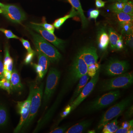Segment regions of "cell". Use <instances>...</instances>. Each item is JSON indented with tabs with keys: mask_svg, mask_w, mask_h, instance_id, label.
<instances>
[{
	"mask_svg": "<svg viewBox=\"0 0 133 133\" xmlns=\"http://www.w3.org/2000/svg\"><path fill=\"white\" fill-rule=\"evenodd\" d=\"M87 71L88 66L79 51L69 69L55 101L45 114L38 120L33 133L37 132L49 122L65 95L82 76L87 74Z\"/></svg>",
	"mask_w": 133,
	"mask_h": 133,
	"instance_id": "cell-1",
	"label": "cell"
},
{
	"mask_svg": "<svg viewBox=\"0 0 133 133\" xmlns=\"http://www.w3.org/2000/svg\"><path fill=\"white\" fill-rule=\"evenodd\" d=\"M121 92L118 90L109 91L94 100L91 101L83 108L82 114H90L101 110L111 105L121 96Z\"/></svg>",
	"mask_w": 133,
	"mask_h": 133,
	"instance_id": "cell-2",
	"label": "cell"
},
{
	"mask_svg": "<svg viewBox=\"0 0 133 133\" xmlns=\"http://www.w3.org/2000/svg\"><path fill=\"white\" fill-rule=\"evenodd\" d=\"M133 99V95H129L108 109L102 115L99 122L97 126L98 131L102 129L110 121L122 114L123 112L130 106Z\"/></svg>",
	"mask_w": 133,
	"mask_h": 133,
	"instance_id": "cell-3",
	"label": "cell"
},
{
	"mask_svg": "<svg viewBox=\"0 0 133 133\" xmlns=\"http://www.w3.org/2000/svg\"><path fill=\"white\" fill-rule=\"evenodd\" d=\"M133 83V73L125 72L113 78L103 80L100 85L99 90L106 92L119 88H127L131 86Z\"/></svg>",
	"mask_w": 133,
	"mask_h": 133,
	"instance_id": "cell-4",
	"label": "cell"
},
{
	"mask_svg": "<svg viewBox=\"0 0 133 133\" xmlns=\"http://www.w3.org/2000/svg\"><path fill=\"white\" fill-rule=\"evenodd\" d=\"M32 36L36 48L46 55L51 63L57 62L62 58V55L52 44L48 42L42 36L27 29Z\"/></svg>",
	"mask_w": 133,
	"mask_h": 133,
	"instance_id": "cell-5",
	"label": "cell"
},
{
	"mask_svg": "<svg viewBox=\"0 0 133 133\" xmlns=\"http://www.w3.org/2000/svg\"><path fill=\"white\" fill-rule=\"evenodd\" d=\"M43 89V83H41L38 85H36L35 84L34 91L31 98L29 114L25 124L21 130V132H24L28 129L31 126L36 118L42 103Z\"/></svg>",
	"mask_w": 133,
	"mask_h": 133,
	"instance_id": "cell-6",
	"label": "cell"
},
{
	"mask_svg": "<svg viewBox=\"0 0 133 133\" xmlns=\"http://www.w3.org/2000/svg\"><path fill=\"white\" fill-rule=\"evenodd\" d=\"M61 77V72L55 68L50 69L46 80L45 89L43 93L42 109L45 108L55 94Z\"/></svg>",
	"mask_w": 133,
	"mask_h": 133,
	"instance_id": "cell-7",
	"label": "cell"
},
{
	"mask_svg": "<svg viewBox=\"0 0 133 133\" xmlns=\"http://www.w3.org/2000/svg\"><path fill=\"white\" fill-rule=\"evenodd\" d=\"M35 84H31L30 87L29 93L27 99L24 101L17 102V111L20 115V121L16 128L14 130V133L20 132L24 126L28 117L30 110L31 98L33 95Z\"/></svg>",
	"mask_w": 133,
	"mask_h": 133,
	"instance_id": "cell-8",
	"label": "cell"
},
{
	"mask_svg": "<svg viewBox=\"0 0 133 133\" xmlns=\"http://www.w3.org/2000/svg\"><path fill=\"white\" fill-rule=\"evenodd\" d=\"M129 67V63L127 61L113 59L110 60L104 66V71L108 76H116L125 73Z\"/></svg>",
	"mask_w": 133,
	"mask_h": 133,
	"instance_id": "cell-9",
	"label": "cell"
},
{
	"mask_svg": "<svg viewBox=\"0 0 133 133\" xmlns=\"http://www.w3.org/2000/svg\"><path fill=\"white\" fill-rule=\"evenodd\" d=\"M99 76V69L95 76L91 77L90 81L87 83L79 95L70 105L71 112L76 109L79 104L90 94L98 81Z\"/></svg>",
	"mask_w": 133,
	"mask_h": 133,
	"instance_id": "cell-10",
	"label": "cell"
},
{
	"mask_svg": "<svg viewBox=\"0 0 133 133\" xmlns=\"http://www.w3.org/2000/svg\"><path fill=\"white\" fill-rule=\"evenodd\" d=\"M1 9L2 10L3 14L14 23H21L26 19L24 12L15 5H4Z\"/></svg>",
	"mask_w": 133,
	"mask_h": 133,
	"instance_id": "cell-11",
	"label": "cell"
},
{
	"mask_svg": "<svg viewBox=\"0 0 133 133\" xmlns=\"http://www.w3.org/2000/svg\"><path fill=\"white\" fill-rule=\"evenodd\" d=\"M30 27L41 35L44 39L52 43L54 45L60 50H63L64 48L65 42L57 37L54 34L50 33L42 26L33 24L30 23Z\"/></svg>",
	"mask_w": 133,
	"mask_h": 133,
	"instance_id": "cell-12",
	"label": "cell"
},
{
	"mask_svg": "<svg viewBox=\"0 0 133 133\" xmlns=\"http://www.w3.org/2000/svg\"><path fill=\"white\" fill-rule=\"evenodd\" d=\"M79 52L87 66L97 63L98 56L97 49L94 47L84 48L81 49Z\"/></svg>",
	"mask_w": 133,
	"mask_h": 133,
	"instance_id": "cell-13",
	"label": "cell"
},
{
	"mask_svg": "<svg viewBox=\"0 0 133 133\" xmlns=\"http://www.w3.org/2000/svg\"><path fill=\"white\" fill-rule=\"evenodd\" d=\"M90 78V76H88L87 74L82 76L79 78L78 80V83L76 86V88L73 92V95L72 96L71 98L70 101H69L68 104L70 105L71 104L74 100L79 95L87 83H88Z\"/></svg>",
	"mask_w": 133,
	"mask_h": 133,
	"instance_id": "cell-14",
	"label": "cell"
},
{
	"mask_svg": "<svg viewBox=\"0 0 133 133\" xmlns=\"http://www.w3.org/2000/svg\"><path fill=\"white\" fill-rule=\"evenodd\" d=\"M92 121L90 120L83 121L70 127L65 132V133H81L85 131L90 127Z\"/></svg>",
	"mask_w": 133,
	"mask_h": 133,
	"instance_id": "cell-15",
	"label": "cell"
},
{
	"mask_svg": "<svg viewBox=\"0 0 133 133\" xmlns=\"http://www.w3.org/2000/svg\"><path fill=\"white\" fill-rule=\"evenodd\" d=\"M10 81L12 85V91L21 92L24 87L21 83L18 72L15 68L12 71Z\"/></svg>",
	"mask_w": 133,
	"mask_h": 133,
	"instance_id": "cell-16",
	"label": "cell"
},
{
	"mask_svg": "<svg viewBox=\"0 0 133 133\" xmlns=\"http://www.w3.org/2000/svg\"><path fill=\"white\" fill-rule=\"evenodd\" d=\"M66 1L71 5L72 7L76 10L78 15L80 16L83 28H86L88 26V21L84 14L80 0H66Z\"/></svg>",
	"mask_w": 133,
	"mask_h": 133,
	"instance_id": "cell-17",
	"label": "cell"
},
{
	"mask_svg": "<svg viewBox=\"0 0 133 133\" xmlns=\"http://www.w3.org/2000/svg\"><path fill=\"white\" fill-rule=\"evenodd\" d=\"M38 55V65L42 67V73L44 76L47 73L50 64V60L48 57L41 52L38 48H36Z\"/></svg>",
	"mask_w": 133,
	"mask_h": 133,
	"instance_id": "cell-18",
	"label": "cell"
},
{
	"mask_svg": "<svg viewBox=\"0 0 133 133\" xmlns=\"http://www.w3.org/2000/svg\"><path fill=\"white\" fill-rule=\"evenodd\" d=\"M9 114L6 106L0 102V129L5 128L9 121Z\"/></svg>",
	"mask_w": 133,
	"mask_h": 133,
	"instance_id": "cell-19",
	"label": "cell"
},
{
	"mask_svg": "<svg viewBox=\"0 0 133 133\" xmlns=\"http://www.w3.org/2000/svg\"><path fill=\"white\" fill-rule=\"evenodd\" d=\"M109 43V36L104 30H101L98 36L99 48L102 50H105L107 49Z\"/></svg>",
	"mask_w": 133,
	"mask_h": 133,
	"instance_id": "cell-20",
	"label": "cell"
},
{
	"mask_svg": "<svg viewBox=\"0 0 133 133\" xmlns=\"http://www.w3.org/2000/svg\"><path fill=\"white\" fill-rule=\"evenodd\" d=\"M3 65L4 70L12 73L13 70V60L10 55L9 49L7 45H6L5 48Z\"/></svg>",
	"mask_w": 133,
	"mask_h": 133,
	"instance_id": "cell-21",
	"label": "cell"
},
{
	"mask_svg": "<svg viewBox=\"0 0 133 133\" xmlns=\"http://www.w3.org/2000/svg\"><path fill=\"white\" fill-rule=\"evenodd\" d=\"M118 117L115 118L114 119L110 122H108L102 128V133H114L118 129L119 127L118 121Z\"/></svg>",
	"mask_w": 133,
	"mask_h": 133,
	"instance_id": "cell-22",
	"label": "cell"
},
{
	"mask_svg": "<svg viewBox=\"0 0 133 133\" xmlns=\"http://www.w3.org/2000/svg\"><path fill=\"white\" fill-rule=\"evenodd\" d=\"M78 15V13L75 10L74 8H72L71 10L68 15H66L63 17H61L57 19L53 23V26L57 29H59L67 19L71 17H74Z\"/></svg>",
	"mask_w": 133,
	"mask_h": 133,
	"instance_id": "cell-23",
	"label": "cell"
},
{
	"mask_svg": "<svg viewBox=\"0 0 133 133\" xmlns=\"http://www.w3.org/2000/svg\"><path fill=\"white\" fill-rule=\"evenodd\" d=\"M120 36L116 33L113 29L110 28L109 30V43L112 49H116L117 42Z\"/></svg>",
	"mask_w": 133,
	"mask_h": 133,
	"instance_id": "cell-24",
	"label": "cell"
},
{
	"mask_svg": "<svg viewBox=\"0 0 133 133\" xmlns=\"http://www.w3.org/2000/svg\"><path fill=\"white\" fill-rule=\"evenodd\" d=\"M119 23L127 22H133V16L126 14L123 12H115Z\"/></svg>",
	"mask_w": 133,
	"mask_h": 133,
	"instance_id": "cell-25",
	"label": "cell"
},
{
	"mask_svg": "<svg viewBox=\"0 0 133 133\" xmlns=\"http://www.w3.org/2000/svg\"><path fill=\"white\" fill-rule=\"evenodd\" d=\"M122 33L125 35H129L132 33V22H127L120 23Z\"/></svg>",
	"mask_w": 133,
	"mask_h": 133,
	"instance_id": "cell-26",
	"label": "cell"
},
{
	"mask_svg": "<svg viewBox=\"0 0 133 133\" xmlns=\"http://www.w3.org/2000/svg\"><path fill=\"white\" fill-rule=\"evenodd\" d=\"M0 88L6 91L9 94H10L12 92V85L10 81L5 78L0 79Z\"/></svg>",
	"mask_w": 133,
	"mask_h": 133,
	"instance_id": "cell-27",
	"label": "cell"
},
{
	"mask_svg": "<svg viewBox=\"0 0 133 133\" xmlns=\"http://www.w3.org/2000/svg\"><path fill=\"white\" fill-rule=\"evenodd\" d=\"M128 0H118L111 6V9L115 12L122 11Z\"/></svg>",
	"mask_w": 133,
	"mask_h": 133,
	"instance_id": "cell-28",
	"label": "cell"
},
{
	"mask_svg": "<svg viewBox=\"0 0 133 133\" xmlns=\"http://www.w3.org/2000/svg\"><path fill=\"white\" fill-rule=\"evenodd\" d=\"M42 23H35L31 22L33 24H36V25H38L42 26L46 30H48L50 33L54 34V32H55V28L53 25L51 24H49L46 22L45 21V18H43Z\"/></svg>",
	"mask_w": 133,
	"mask_h": 133,
	"instance_id": "cell-29",
	"label": "cell"
},
{
	"mask_svg": "<svg viewBox=\"0 0 133 133\" xmlns=\"http://www.w3.org/2000/svg\"><path fill=\"white\" fill-rule=\"evenodd\" d=\"M99 69V64L97 63L88 66L87 74L91 77H92L95 76L98 70Z\"/></svg>",
	"mask_w": 133,
	"mask_h": 133,
	"instance_id": "cell-30",
	"label": "cell"
},
{
	"mask_svg": "<svg viewBox=\"0 0 133 133\" xmlns=\"http://www.w3.org/2000/svg\"><path fill=\"white\" fill-rule=\"evenodd\" d=\"M122 12L128 14L133 15V4L132 1H128L124 6Z\"/></svg>",
	"mask_w": 133,
	"mask_h": 133,
	"instance_id": "cell-31",
	"label": "cell"
},
{
	"mask_svg": "<svg viewBox=\"0 0 133 133\" xmlns=\"http://www.w3.org/2000/svg\"><path fill=\"white\" fill-rule=\"evenodd\" d=\"M32 66L35 70L37 74V79L38 82L41 81L43 78L44 76L42 73V67L38 64L35 63H32Z\"/></svg>",
	"mask_w": 133,
	"mask_h": 133,
	"instance_id": "cell-32",
	"label": "cell"
},
{
	"mask_svg": "<svg viewBox=\"0 0 133 133\" xmlns=\"http://www.w3.org/2000/svg\"><path fill=\"white\" fill-rule=\"evenodd\" d=\"M0 31H2L4 33L6 37L8 38H16V39H19V37L17 36L16 35L13 33V32L10 30H8L5 29L0 28Z\"/></svg>",
	"mask_w": 133,
	"mask_h": 133,
	"instance_id": "cell-33",
	"label": "cell"
},
{
	"mask_svg": "<svg viewBox=\"0 0 133 133\" xmlns=\"http://www.w3.org/2000/svg\"><path fill=\"white\" fill-rule=\"evenodd\" d=\"M71 112V108L70 105L68 104L65 107L63 111L60 114V120H62V119L64 118H65Z\"/></svg>",
	"mask_w": 133,
	"mask_h": 133,
	"instance_id": "cell-34",
	"label": "cell"
},
{
	"mask_svg": "<svg viewBox=\"0 0 133 133\" xmlns=\"http://www.w3.org/2000/svg\"><path fill=\"white\" fill-rule=\"evenodd\" d=\"M19 39L21 42L24 48L28 51V52H32L34 51L31 49L30 44L28 41L25 40L22 38H20Z\"/></svg>",
	"mask_w": 133,
	"mask_h": 133,
	"instance_id": "cell-35",
	"label": "cell"
},
{
	"mask_svg": "<svg viewBox=\"0 0 133 133\" xmlns=\"http://www.w3.org/2000/svg\"><path fill=\"white\" fill-rule=\"evenodd\" d=\"M35 55V53L34 51L32 52H28L24 59L25 64H30L33 60Z\"/></svg>",
	"mask_w": 133,
	"mask_h": 133,
	"instance_id": "cell-36",
	"label": "cell"
},
{
	"mask_svg": "<svg viewBox=\"0 0 133 133\" xmlns=\"http://www.w3.org/2000/svg\"><path fill=\"white\" fill-rule=\"evenodd\" d=\"M68 125L63 126V127H59L57 128L52 129V131L49 132L50 133H65V131L68 129L69 127Z\"/></svg>",
	"mask_w": 133,
	"mask_h": 133,
	"instance_id": "cell-37",
	"label": "cell"
},
{
	"mask_svg": "<svg viewBox=\"0 0 133 133\" xmlns=\"http://www.w3.org/2000/svg\"><path fill=\"white\" fill-rule=\"evenodd\" d=\"M128 109L126 111L124 114V118L125 119L130 118L132 116L133 114V105L128 108Z\"/></svg>",
	"mask_w": 133,
	"mask_h": 133,
	"instance_id": "cell-38",
	"label": "cell"
},
{
	"mask_svg": "<svg viewBox=\"0 0 133 133\" xmlns=\"http://www.w3.org/2000/svg\"><path fill=\"white\" fill-rule=\"evenodd\" d=\"M4 70L3 62L1 55L0 54V79L4 78Z\"/></svg>",
	"mask_w": 133,
	"mask_h": 133,
	"instance_id": "cell-39",
	"label": "cell"
},
{
	"mask_svg": "<svg viewBox=\"0 0 133 133\" xmlns=\"http://www.w3.org/2000/svg\"><path fill=\"white\" fill-rule=\"evenodd\" d=\"M127 44L130 47L131 49H132L133 47V36L132 33L128 35L126 41Z\"/></svg>",
	"mask_w": 133,
	"mask_h": 133,
	"instance_id": "cell-40",
	"label": "cell"
},
{
	"mask_svg": "<svg viewBox=\"0 0 133 133\" xmlns=\"http://www.w3.org/2000/svg\"><path fill=\"white\" fill-rule=\"evenodd\" d=\"M99 10L97 9L93 10L90 12V18L91 19H94L96 20L99 15Z\"/></svg>",
	"mask_w": 133,
	"mask_h": 133,
	"instance_id": "cell-41",
	"label": "cell"
},
{
	"mask_svg": "<svg viewBox=\"0 0 133 133\" xmlns=\"http://www.w3.org/2000/svg\"><path fill=\"white\" fill-rule=\"evenodd\" d=\"M133 120L129 121H125L121 124V127L124 128H133Z\"/></svg>",
	"mask_w": 133,
	"mask_h": 133,
	"instance_id": "cell-42",
	"label": "cell"
},
{
	"mask_svg": "<svg viewBox=\"0 0 133 133\" xmlns=\"http://www.w3.org/2000/svg\"><path fill=\"white\" fill-rule=\"evenodd\" d=\"M124 48V45H123V41L122 40V37L121 36H120L116 45V49L121 50Z\"/></svg>",
	"mask_w": 133,
	"mask_h": 133,
	"instance_id": "cell-43",
	"label": "cell"
},
{
	"mask_svg": "<svg viewBox=\"0 0 133 133\" xmlns=\"http://www.w3.org/2000/svg\"><path fill=\"white\" fill-rule=\"evenodd\" d=\"M105 3L106 2L103 1L102 0H95V6L98 8L104 7Z\"/></svg>",
	"mask_w": 133,
	"mask_h": 133,
	"instance_id": "cell-44",
	"label": "cell"
},
{
	"mask_svg": "<svg viewBox=\"0 0 133 133\" xmlns=\"http://www.w3.org/2000/svg\"><path fill=\"white\" fill-rule=\"evenodd\" d=\"M131 129L128 128H124L120 127L115 132V133H128L129 129Z\"/></svg>",
	"mask_w": 133,
	"mask_h": 133,
	"instance_id": "cell-45",
	"label": "cell"
},
{
	"mask_svg": "<svg viewBox=\"0 0 133 133\" xmlns=\"http://www.w3.org/2000/svg\"><path fill=\"white\" fill-rule=\"evenodd\" d=\"M11 74L12 73L6 70H4V77L6 79L10 81V79L11 77Z\"/></svg>",
	"mask_w": 133,
	"mask_h": 133,
	"instance_id": "cell-46",
	"label": "cell"
},
{
	"mask_svg": "<svg viewBox=\"0 0 133 133\" xmlns=\"http://www.w3.org/2000/svg\"><path fill=\"white\" fill-rule=\"evenodd\" d=\"M133 128L131 129H129V131H128V133H133Z\"/></svg>",
	"mask_w": 133,
	"mask_h": 133,
	"instance_id": "cell-47",
	"label": "cell"
},
{
	"mask_svg": "<svg viewBox=\"0 0 133 133\" xmlns=\"http://www.w3.org/2000/svg\"><path fill=\"white\" fill-rule=\"evenodd\" d=\"M88 133H95L96 132H95V131H94V130H92V131H88Z\"/></svg>",
	"mask_w": 133,
	"mask_h": 133,
	"instance_id": "cell-48",
	"label": "cell"
},
{
	"mask_svg": "<svg viewBox=\"0 0 133 133\" xmlns=\"http://www.w3.org/2000/svg\"><path fill=\"white\" fill-rule=\"evenodd\" d=\"M4 4H3L1 3L0 2V7H2L3 6H4Z\"/></svg>",
	"mask_w": 133,
	"mask_h": 133,
	"instance_id": "cell-49",
	"label": "cell"
},
{
	"mask_svg": "<svg viewBox=\"0 0 133 133\" xmlns=\"http://www.w3.org/2000/svg\"><path fill=\"white\" fill-rule=\"evenodd\" d=\"M2 9L0 8V14H2Z\"/></svg>",
	"mask_w": 133,
	"mask_h": 133,
	"instance_id": "cell-50",
	"label": "cell"
},
{
	"mask_svg": "<svg viewBox=\"0 0 133 133\" xmlns=\"http://www.w3.org/2000/svg\"><path fill=\"white\" fill-rule=\"evenodd\" d=\"M109 1H117L118 0H109Z\"/></svg>",
	"mask_w": 133,
	"mask_h": 133,
	"instance_id": "cell-51",
	"label": "cell"
}]
</instances>
